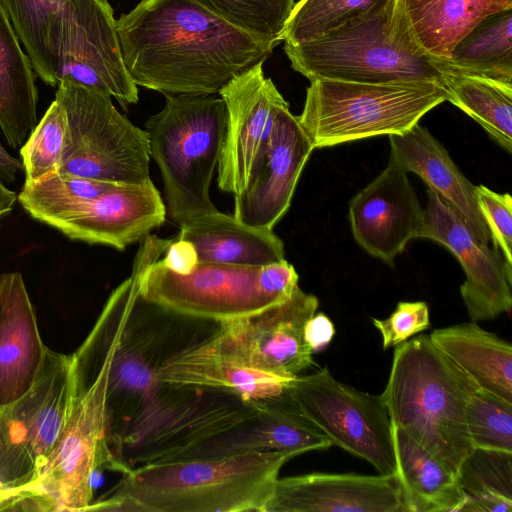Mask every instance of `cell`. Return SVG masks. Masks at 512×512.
<instances>
[{"label":"cell","instance_id":"1","mask_svg":"<svg viewBox=\"0 0 512 512\" xmlns=\"http://www.w3.org/2000/svg\"><path fill=\"white\" fill-rule=\"evenodd\" d=\"M116 29L134 83L164 96L216 94L280 43L235 26L204 0H141Z\"/></svg>","mask_w":512,"mask_h":512},{"label":"cell","instance_id":"2","mask_svg":"<svg viewBox=\"0 0 512 512\" xmlns=\"http://www.w3.org/2000/svg\"><path fill=\"white\" fill-rule=\"evenodd\" d=\"M285 451L152 462L132 468L87 511L265 512Z\"/></svg>","mask_w":512,"mask_h":512},{"label":"cell","instance_id":"3","mask_svg":"<svg viewBox=\"0 0 512 512\" xmlns=\"http://www.w3.org/2000/svg\"><path fill=\"white\" fill-rule=\"evenodd\" d=\"M117 321L106 320L91 335L94 349L71 355V397L61 432L30 487L47 496L56 511H87L92 503L94 472L106 467L122 472L109 445L107 388Z\"/></svg>","mask_w":512,"mask_h":512},{"label":"cell","instance_id":"4","mask_svg":"<svg viewBox=\"0 0 512 512\" xmlns=\"http://www.w3.org/2000/svg\"><path fill=\"white\" fill-rule=\"evenodd\" d=\"M476 388L429 336L420 335L396 346L381 395L392 425L457 476L473 449L465 412Z\"/></svg>","mask_w":512,"mask_h":512},{"label":"cell","instance_id":"5","mask_svg":"<svg viewBox=\"0 0 512 512\" xmlns=\"http://www.w3.org/2000/svg\"><path fill=\"white\" fill-rule=\"evenodd\" d=\"M395 5L396 0H377L322 37L285 43L292 68L310 81H424L444 87L446 60L427 54L415 43Z\"/></svg>","mask_w":512,"mask_h":512},{"label":"cell","instance_id":"6","mask_svg":"<svg viewBox=\"0 0 512 512\" xmlns=\"http://www.w3.org/2000/svg\"><path fill=\"white\" fill-rule=\"evenodd\" d=\"M226 106L215 94L165 95L164 107L148 118L151 157L158 164L166 214L176 225L217 210L210 185L221 155Z\"/></svg>","mask_w":512,"mask_h":512},{"label":"cell","instance_id":"7","mask_svg":"<svg viewBox=\"0 0 512 512\" xmlns=\"http://www.w3.org/2000/svg\"><path fill=\"white\" fill-rule=\"evenodd\" d=\"M448 100L440 84L424 81L358 83L310 81L297 119L314 149L379 135L405 133Z\"/></svg>","mask_w":512,"mask_h":512},{"label":"cell","instance_id":"8","mask_svg":"<svg viewBox=\"0 0 512 512\" xmlns=\"http://www.w3.org/2000/svg\"><path fill=\"white\" fill-rule=\"evenodd\" d=\"M55 99L68 119L58 173L118 184L150 180L148 134L116 109L111 96L60 82Z\"/></svg>","mask_w":512,"mask_h":512},{"label":"cell","instance_id":"9","mask_svg":"<svg viewBox=\"0 0 512 512\" xmlns=\"http://www.w3.org/2000/svg\"><path fill=\"white\" fill-rule=\"evenodd\" d=\"M283 394L332 445L366 460L379 474H396L392 424L381 394L342 383L327 367L295 376Z\"/></svg>","mask_w":512,"mask_h":512},{"label":"cell","instance_id":"10","mask_svg":"<svg viewBox=\"0 0 512 512\" xmlns=\"http://www.w3.org/2000/svg\"><path fill=\"white\" fill-rule=\"evenodd\" d=\"M71 355L47 349L34 386L0 407V488L32 485L64 425L71 397Z\"/></svg>","mask_w":512,"mask_h":512},{"label":"cell","instance_id":"11","mask_svg":"<svg viewBox=\"0 0 512 512\" xmlns=\"http://www.w3.org/2000/svg\"><path fill=\"white\" fill-rule=\"evenodd\" d=\"M260 267L199 263L189 275L149 264L139 280L141 299L179 315L217 322L249 316L281 303L263 287Z\"/></svg>","mask_w":512,"mask_h":512},{"label":"cell","instance_id":"12","mask_svg":"<svg viewBox=\"0 0 512 512\" xmlns=\"http://www.w3.org/2000/svg\"><path fill=\"white\" fill-rule=\"evenodd\" d=\"M60 82L107 94L123 108L138 102V88L124 64L109 3L65 0L57 85Z\"/></svg>","mask_w":512,"mask_h":512},{"label":"cell","instance_id":"13","mask_svg":"<svg viewBox=\"0 0 512 512\" xmlns=\"http://www.w3.org/2000/svg\"><path fill=\"white\" fill-rule=\"evenodd\" d=\"M258 62L235 75L218 92L226 106V127L217 166L219 189L239 195L247 186L287 101Z\"/></svg>","mask_w":512,"mask_h":512},{"label":"cell","instance_id":"14","mask_svg":"<svg viewBox=\"0 0 512 512\" xmlns=\"http://www.w3.org/2000/svg\"><path fill=\"white\" fill-rule=\"evenodd\" d=\"M427 195L420 238L443 245L461 264L466 278L460 293L471 321L492 320L510 312L512 266L499 250L478 241L458 213L433 190L428 188Z\"/></svg>","mask_w":512,"mask_h":512},{"label":"cell","instance_id":"15","mask_svg":"<svg viewBox=\"0 0 512 512\" xmlns=\"http://www.w3.org/2000/svg\"><path fill=\"white\" fill-rule=\"evenodd\" d=\"M318 305L315 295L298 286L287 300L249 316L218 322V328L249 367L293 378L314 364L304 326Z\"/></svg>","mask_w":512,"mask_h":512},{"label":"cell","instance_id":"16","mask_svg":"<svg viewBox=\"0 0 512 512\" xmlns=\"http://www.w3.org/2000/svg\"><path fill=\"white\" fill-rule=\"evenodd\" d=\"M313 150L287 102L278 110L271 135L247 186L234 196L233 215L248 225L273 229L288 211Z\"/></svg>","mask_w":512,"mask_h":512},{"label":"cell","instance_id":"17","mask_svg":"<svg viewBox=\"0 0 512 512\" xmlns=\"http://www.w3.org/2000/svg\"><path fill=\"white\" fill-rule=\"evenodd\" d=\"M407 174L389 158L386 168L349 202L355 241L389 264L412 239L420 238L424 223V209Z\"/></svg>","mask_w":512,"mask_h":512},{"label":"cell","instance_id":"18","mask_svg":"<svg viewBox=\"0 0 512 512\" xmlns=\"http://www.w3.org/2000/svg\"><path fill=\"white\" fill-rule=\"evenodd\" d=\"M161 386L218 391L254 403L281 395L294 378L249 367L217 328L210 336L167 356L156 368Z\"/></svg>","mask_w":512,"mask_h":512},{"label":"cell","instance_id":"19","mask_svg":"<svg viewBox=\"0 0 512 512\" xmlns=\"http://www.w3.org/2000/svg\"><path fill=\"white\" fill-rule=\"evenodd\" d=\"M166 206L150 180L117 184L50 225L70 239L124 250L166 219Z\"/></svg>","mask_w":512,"mask_h":512},{"label":"cell","instance_id":"20","mask_svg":"<svg viewBox=\"0 0 512 512\" xmlns=\"http://www.w3.org/2000/svg\"><path fill=\"white\" fill-rule=\"evenodd\" d=\"M265 512H407L393 475L309 473L278 478Z\"/></svg>","mask_w":512,"mask_h":512},{"label":"cell","instance_id":"21","mask_svg":"<svg viewBox=\"0 0 512 512\" xmlns=\"http://www.w3.org/2000/svg\"><path fill=\"white\" fill-rule=\"evenodd\" d=\"M332 446L328 437L281 395L257 402V411L232 428L169 461L251 452L285 451L295 456Z\"/></svg>","mask_w":512,"mask_h":512},{"label":"cell","instance_id":"22","mask_svg":"<svg viewBox=\"0 0 512 512\" xmlns=\"http://www.w3.org/2000/svg\"><path fill=\"white\" fill-rule=\"evenodd\" d=\"M47 349L21 274H0V407L34 386Z\"/></svg>","mask_w":512,"mask_h":512},{"label":"cell","instance_id":"23","mask_svg":"<svg viewBox=\"0 0 512 512\" xmlns=\"http://www.w3.org/2000/svg\"><path fill=\"white\" fill-rule=\"evenodd\" d=\"M390 156L406 172L417 174L464 220L478 241L489 245V230L475 193L447 150L423 126L416 124L402 134L389 135Z\"/></svg>","mask_w":512,"mask_h":512},{"label":"cell","instance_id":"24","mask_svg":"<svg viewBox=\"0 0 512 512\" xmlns=\"http://www.w3.org/2000/svg\"><path fill=\"white\" fill-rule=\"evenodd\" d=\"M179 227L176 238L195 246L199 263L259 267L285 259L284 243L272 229L248 225L218 210Z\"/></svg>","mask_w":512,"mask_h":512},{"label":"cell","instance_id":"25","mask_svg":"<svg viewBox=\"0 0 512 512\" xmlns=\"http://www.w3.org/2000/svg\"><path fill=\"white\" fill-rule=\"evenodd\" d=\"M395 7L415 43L427 54L447 59L472 28L512 8V0H396Z\"/></svg>","mask_w":512,"mask_h":512},{"label":"cell","instance_id":"26","mask_svg":"<svg viewBox=\"0 0 512 512\" xmlns=\"http://www.w3.org/2000/svg\"><path fill=\"white\" fill-rule=\"evenodd\" d=\"M432 343L478 388L512 403V347L476 322L435 329Z\"/></svg>","mask_w":512,"mask_h":512},{"label":"cell","instance_id":"27","mask_svg":"<svg viewBox=\"0 0 512 512\" xmlns=\"http://www.w3.org/2000/svg\"><path fill=\"white\" fill-rule=\"evenodd\" d=\"M392 435L396 456L395 475L406 511H461L466 496L457 476L394 425Z\"/></svg>","mask_w":512,"mask_h":512},{"label":"cell","instance_id":"28","mask_svg":"<svg viewBox=\"0 0 512 512\" xmlns=\"http://www.w3.org/2000/svg\"><path fill=\"white\" fill-rule=\"evenodd\" d=\"M37 103L31 61L0 4V129L12 148L22 147L37 125Z\"/></svg>","mask_w":512,"mask_h":512},{"label":"cell","instance_id":"29","mask_svg":"<svg viewBox=\"0 0 512 512\" xmlns=\"http://www.w3.org/2000/svg\"><path fill=\"white\" fill-rule=\"evenodd\" d=\"M35 75L57 87L65 0H0Z\"/></svg>","mask_w":512,"mask_h":512},{"label":"cell","instance_id":"30","mask_svg":"<svg viewBox=\"0 0 512 512\" xmlns=\"http://www.w3.org/2000/svg\"><path fill=\"white\" fill-rule=\"evenodd\" d=\"M449 69L512 84V8L481 20L453 48Z\"/></svg>","mask_w":512,"mask_h":512},{"label":"cell","instance_id":"31","mask_svg":"<svg viewBox=\"0 0 512 512\" xmlns=\"http://www.w3.org/2000/svg\"><path fill=\"white\" fill-rule=\"evenodd\" d=\"M448 100L474 119L504 150L512 152V84L447 69Z\"/></svg>","mask_w":512,"mask_h":512},{"label":"cell","instance_id":"32","mask_svg":"<svg viewBox=\"0 0 512 512\" xmlns=\"http://www.w3.org/2000/svg\"><path fill=\"white\" fill-rule=\"evenodd\" d=\"M457 479L466 496L461 511H512V453L473 448Z\"/></svg>","mask_w":512,"mask_h":512},{"label":"cell","instance_id":"33","mask_svg":"<svg viewBox=\"0 0 512 512\" xmlns=\"http://www.w3.org/2000/svg\"><path fill=\"white\" fill-rule=\"evenodd\" d=\"M117 184L57 172L37 181H25L17 200L33 218L50 225Z\"/></svg>","mask_w":512,"mask_h":512},{"label":"cell","instance_id":"34","mask_svg":"<svg viewBox=\"0 0 512 512\" xmlns=\"http://www.w3.org/2000/svg\"><path fill=\"white\" fill-rule=\"evenodd\" d=\"M67 128L66 110L54 99L21 147L25 181H37L60 170Z\"/></svg>","mask_w":512,"mask_h":512},{"label":"cell","instance_id":"35","mask_svg":"<svg viewBox=\"0 0 512 512\" xmlns=\"http://www.w3.org/2000/svg\"><path fill=\"white\" fill-rule=\"evenodd\" d=\"M472 448L512 453V403L476 388L466 404Z\"/></svg>","mask_w":512,"mask_h":512},{"label":"cell","instance_id":"36","mask_svg":"<svg viewBox=\"0 0 512 512\" xmlns=\"http://www.w3.org/2000/svg\"><path fill=\"white\" fill-rule=\"evenodd\" d=\"M377 0H300L295 3L281 40L300 44L333 31Z\"/></svg>","mask_w":512,"mask_h":512},{"label":"cell","instance_id":"37","mask_svg":"<svg viewBox=\"0 0 512 512\" xmlns=\"http://www.w3.org/2000/svg\"><path fill=\"white\" fill-rule=\"evenodd\" d=\"M220 16L255 35L282 42L295 0H204Z\"/></svg>","mask_w":512,"mask_h":512},{"label":"cell","instance_id":"38","mask_svg":"<svg viewBox=\"0 0 512 512\" xmlns=\"http://www.w3.org/2000/svg\"><path fill=\"white\" fill-rule=\"evenodd\" d=\"M475 193L493 248L499 250L512 266V198L484 185H476Z\"/></svg>","mask_w":512,"mask_h":512},{"label":"cell","instance_id":"39","mask_svg":"<svg viewBox=\"0 0 512 512\" xmlns=\"http://www.w3.org/2000/svg\"><path fill=\"white\" fill-rule=\"evenodd\" d=\"M382 337L383 349L397 346L430 325L429 309L423 301H401L386 319H372Z\"/></svg>","mask_w":512,"mask_h":512},{"label":"cell","instance_id":"40","mask_svg":"<svg viewBox=\"0 0 512 512\" xmlns=\"http://www.w3.org/2000/svg\"><path fill=\"white\" fill-rule=\"evenodd\" d=\"M0 511H56L52 501L33 487L0 488Z\"/></svg>","mask_w":512,"mask_h":512},{"label":"cell","instance_id":"41","mask_svg":"<svg viewBox=\"0 0 512 512\" xmlns=\"http://www.w3.org/2000/svg\"><path fill=\"white\" fill-rule=\"evenodd\" d=\"M159 263L176 274L189 275L199 265V258L195 246L190 241L173 238Z\"/></svg>","mask_w":512,"mask_h":512},{"label":"cell","instance_id":"42","mask_svg":"<svg viewBox=\"0 0 512 512\" xmlns=\"http://www.w3.org/2000/svg\"><path fill=\"white\" fill-rule=\"evenodd\" d=\"M335 327L324 313H315L304 326V339L313 353L324 349L333 339Z\"/></svg>","mask_w":512,"mask_h":512},{"label":"cell","instance_id":"43","mask_svg":"<svg viewBox=\"0 0 512 512\" xmlns=\"http://www.w3.org/2000/svg\"><path fill=\"white\" fill-rule=\"evenodd\" d=\"M23 170V163L10 155L0 142V182H14Z\"/></svg>","mask_w":512,"mask_h":512},{"label":"cell","instance_id":"44","mask_svg":"<svg viewBox=\"0 0 512 512\" xmlns=\"http://www.w3.org/2000/svg\"><path fill=\"white\" fill-rule=\"evenodd\" d=\"M16 200V193L0 182V217L12 210Z\"/></svg>","mask_w":512,"mask_h":512},{"label":"cell","instance_id":"45","mask_svg":"<svg viewBox=\"0 0 512 512\" xmlns=\"http://www.w3.org/2000/svg\"><path fill=\"white\" fill-rule=\"evenodd\" d=\"M99 1H101L102 3H105V4L109 3L108 0H99Z\"/></svg>","mask_w":512,"mask_h":512}]
</instances>
